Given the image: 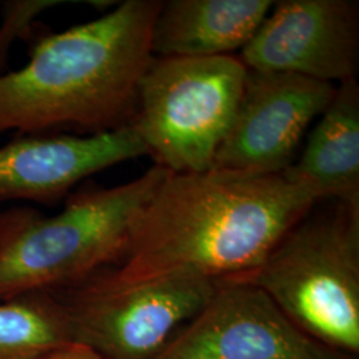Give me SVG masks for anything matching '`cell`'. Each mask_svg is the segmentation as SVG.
Here are the masks:
<instances>
[{"mask_svg": "<svg viewBox=\"0 0 359 359\" xmlns=\"http://www.w3.org/2000/svg\"><path fill=\"white\" fill-rule=\"evenodd\" d=\"M145 154L132 123L90 136H16L0 148V204L26 200L56 205L80 181Z\"/></svg>", "mask_w": 359, "mask_h": 359, "instance_id": "cell-10", "label": "cell"}, {"mask_svg": "<svg viewBox=\"0 0 359 359\" xmlns=\"http://www.w3.org/2000/svg\"><path fill=\"white\" fill-rule=\"evenodd\" d=\"M240 60L248 69L293 74L332 84L355 79L358 1H276Z\"/></svg>", "mask_w": 359, "mask_h": 359, "instance_id": "cell-9", "label": "cell"}, {"mask_svg": "<svg viewBox=\"0 0 359 359\" xmlns=\"http://www.w3.org/2000/svg\"><path fill=\"white\" fill-rule=\"evenodd\" d=\"M156 359L354 358L301 332L256 285L229 278Z\"/></svg>", "mask_w": 359, "mask_h": 359, "instance_id": "cell-7", "label": "cell"}, {"mask_svg": "<svg viewBox=\"0 0 359 359\" xmlns=\"http://www.w3.org/2000/svg\"><path fill=\"white\" fill-rule=\"evenodd\" d=\"M161 6L127 0L90 23L36 39L25 67L0 74V133L90 136L129 126Z\"/></svg>", "mask_w": 359, "mask_h": 359, "instance_id": "cell-2", "label": "cell"}, {"mask_svg": "<svg viewBox=\"0 0 359 359\" xmlns=\"http://www.w3.org/2000/svg\"><path fill=\"white\" fill-rule=\"evenodd\" d=\"M236 278L262 289L311 339L358 358L359 205L309 213L258 269Z\"/></svg>", "mask_w": 359, "mask_h": 359, "instance_id": "cell-4", "label": "cell"}, {"mask_svg": "<svg viewBox=\"0 0 359 359\" xmlns=\"http://www.w3.org/2000/svg\"><path fill=\"white\" fill-rule=\"evenodd\" d=\"M217 281L168 276L116 285L97 271L87 280L52 292L63 305L72 342L103 359H156L205 306Z\"/></svg>", "mask_w": 359, "mask_h": 359, "instance_id": "cell-6", "label": "cell"}, {"mask_svg": "<svg viewBox=\"0 0 359 359\" xmlns=\"http://www.w3.org/2000/svg\"><path fill=\"white\" fill-rule=\"evenodd\" d=\"M309 135L306 147L283 175L305 184L322 200L359 205V86H337L332 103Z\"/></svg>", "mask_w": 359, "mask_h": 359, "instance_id": "cell-12", "label": "cell"}, {"mask_svg": "<svg viewBox=\"0 0 359 359\" xmlns=\"http://www.w3.org/2000/svg\"><path fill=\"white\" fill-rule=\"evenodd\" d=\"M270 0H169L156 16V57H215L244 50L271 10Z\"/></svg>", "mask_w": 359, "mask_h": 359, "instance_id": "cell-11", "label": "cell"}, {"mask_svg": "<svg viewBox=\"0 0 359 359\" xmlns=\"http://www.w3.org/2000/svg\"><path fill=\"white\" fill-rule=\"evenodd\" d=\"M248 68L231 56L156 57L142 75L132 124L156 165L170 173L215 168Z\"/></svg>", "mask_w": 359, "mask_h": 359, "instance_id": "cell-5", "label": "cell"}, {"mask_svg": "<svg viewBox=\"0 0 359 359\" xmlns=\"http://www.w3.org/2000/svg\"><path fill=\"white\" fill-rule=\"evenodd\" d=\"M72 344L65 308L52 293L0 302V359H36Z\"/></svg>", "mask_w": 359, "mask_h": 359, "instance_id": "cell-13", "label": "cell"}, {"mask_svg": "<svg viewBox=\"0 0 359 359\" xmlns=\"http://www.w3.org/2000/svg\"><path fill=\"white\" fill-rule=\"evenodd\" d=\"M337 86L283 72L248 69L244 90L215 168L280 175L297 158L311 123Z\"/></svg>", "mask_w": 359, "mask_h": 359, "instance_id": "cell-8", "label": "cell"}, {"mask_svg": "<svg viewBox=\"0 0 359 359\" xmlns=\"http://www.w3.org/2000/svg\"><path fill=\"white\" fill-rule=\"evenodd\" d=\"M168 173L154 165L121 185L84 188L53 216L29 206L0 209V302L67 289L120 264Z\"/></svg>", "mask_w": 359, "mask_h": 359, "instance_id": "cell-3", "label": "cell"}, {"mask_svg": "<svg viewBox=\"0 0 359 359\" xmlns=\"http://www.w3.org/2000/svg\"><path fill=\"white\" fill-rule=\"evenodd\" d=\"M321 200L283 173L169 172L137 218L121 262L99 273L116 285L168 276L217 283L243 277Z\"/></svg>", "mask_w": 359, "mask_h": 359, "instance_id": "cell-1", "label": "cell"}, {"mask_svg": "<svg viewBox=\"0 0 359 359\" xmlns=\"http://www.w3.org/2000/svg\"><path fill=\"white\" fill-rule=\"evenodd\" d=\"M36 359H103L96 353H93L88 347L81 346V345H68V346L62 347L59 350H55L50 354H46L43 357H39Z\"/></svg>", "mask_w": 359, "mask_h": 359, "instance_id": "cell-14", "label": "cell"}]
</instances>
